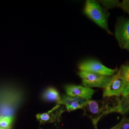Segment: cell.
I'll use <instances>...</instances> for the list:
<instances>
[{
  "label": "cell",
  "mask_w": 129,
  "mask_h": 129,
  "mask_svg": "<svg viewBox=\"0 0 129 129\" xmlns=\"http://www.w3.org/2000/svg\"><path fill=\"white\" fill-rule=\"evenodd\" d=\"M120 98L108 97L102 100H89L84 108V115L90 118L95 129L99 121L104 116L114 112H120Z\"/></svg>",
  "instance_id": "1"
},
{
  "label": "cell",
  "mask_w": 129,
  "mask_h": 129,
  "mask_svg": "<svg viewBox=\"0 0 129 129\" xmlns=\"http://www.w3.org/2000/svg\"><path fill=\"white\" fill-rule=\"evenodd\" d=\"M84 12L85 15L94 22L98 26L102 28L108 33L112 34L108 25L109 13L101 6L98 1L87 0L85 3Z\"/></svg>",
  "instance_id": "2"
},
{
  "label": "cell",
  "mask_w": 129,
  "mask_h": 129,
  "mask_svg": "<svg viewBox=\"0 0 129 129\" xmlns=\"http://www.w3.org/2000/svg\"><path fill=\"white\" fill-rule=\"evenodd\" d=\"M125 87V80L122 65L118 69L117 72L111 77V80L104 89L103 97H118L123 94Z\"/></svg>",
  "instance_id": "3"
},
{
  "label": "cell",
  "mask_w": 129,
  "mask_h": 129,
  "mask_svg": "<svg viewBox=\"0 0 129 129\" xmlns=\"http://www.w3.org/2000/svg\"><path fill=\"white\" fill-rule=\"evenodd\" d=\"M78 68L80 71L99 74L104 76L111 77L117 72V69L108 68L99 61L95 59H87L79 64Z\"/></svg>",
  "instance_id": "4"
},
{
  "label": "cell",
  "mask_w": 129,
  "mask_h": 129,
  "mask_svg": "<svg viewBox=\"0 0 129 129\" xmlns=\"http://www.w3.org/2000/svg\"><path fill=\"white\" fill-rule=\"evenodd\" d=\"M78 74L82 79V83L84 86L91 88L98 87L104 89L111 80L112 77L104 76L83 71L79 72Z\"/></svg>",
  "instance_id": "5"
},
{
  "label": "cell",
  "mask_w": 129,
  "mask_h": 129,
  "mask_svg": "<svg viewBox=\"0 0 129 129\" xmlns=\"http://www.w3.org/2000/svg\"><path fill=\"white\" fill-rule=\"evenodd\" d=\"M115 37L119 46L129 51V19L121 17L118 19L115 28Z\"/></svg>",
  "instance_id": "6"
},
{
  "label": "cell",
  "mask_w": 129,
  "mask_h": 129,
  "mask_svg": "<svg viewBox=\"0 0 129 129\" xmlns=\"http://www.w3.org/2000/svg\"><path fill=\"white\" fill-rule=\"evenodd\" d=\"M64 89L68 96L82 98L88 101L91 100L95 93V90L91 88L74 84L67 85Z\"/></svg>",
  "instance_id": "7"
},
{
  "label": "cell",
  "mask_w": 129,
  "mask_h": 129,
  "mask_svg": "<svg viewBox=\"0 0 129 129\" xmlns=\"http://www.w3.org/2000/svg\"><path fill=\"white\" fill-rule=\"evenodd\" d=\"M64 111L61 105H56L53 109L48 112L37 114L36 117L41 124L59 122Z\"/></svg>",
  "instance_id": "8"
},
{
  "label": "cell",
  "mask_w": 129,
  "mask_h": 129,
  "mask_svg": "<svg viewBox=\"0 0 129 129\" xmlns=\"http://www.w3.org/2000/svg\"><path fill=\"white\" fill-rule=\"evenodd\" d=\"M88 100L78 98H72L68 96L62 97V105L65 106L68 112L78 109H84L87 103Z\"/></svg>",
  "instance_id": "9"
},
{
  "label": "cell",
  "mask_w": 129,
  "mask_h": 129,
  "mask_svg": "<svg viewBox=\"0 0 129 129\" xmlns=\"http://www.w3.org/2000/svg\"><path fill=\"white\" fill-rule=\"evenodd\" d=\"M42 98L47 102H55L57 105H62V97L59 91L54 87H48L45 90Z\"/></svg>",
  "instance_id": "10"
},
{
  "label": "cell",
  "mask_w": 129,
  "mask_h": 129,
  "mask_svg": "<svg viewBox=\"0 0 129 129\" xmlns=\"http://www.w3.org/2000/svg\"><path fill=\"white\" fill-rule=\"evenodd\" d=\"M120 114L124 115L129 112V93L126 96H122L120 99Z\"/></svg>",
  "instance_id": "11"
},
{
  "label": "cell",
  "mask_w": 129,
  "mask_h": 129,
  "mask_svg": "<svg viewBox=\"0 0 129 129\" xmlns=\"http://www.w3.org/2000/svg\"><path fill=\"white\" fill-rule=\"evenodd\" d=\"M14 121V117H0V128L10 129Z\"/></svg>",
  "instance_id": "12"
},
{
  "label": "cell",
  "mask_w": 129,
  "mask_h": 129,
  "mask_svg": "<svg viewBox=\"0 0 129 129\" xmlns=\"http://www.w3.org/2000/svg\"><path fill=\"white\" fill-rule=\"evenodd\" d=\"M125 80V87L122 96H125L129 93V65H122Z\"/></svg>",
  "instance_id": "13"
},
{
  "label": "cell",
  "mask_w": 129,
  "mask_h": 129,
  "mask_svg": "<svg viewBox=\"0 0 129 129\" xmlns=\"http://www.w3.org/2000/svg\"><path fill=\"white\" fill-rule=\"evenodd\" d=\"M99 2L106 9H112L120 6V3L117 0H102Z\"/></svg>",
  "instance_id": "14"
},
{
  "label": "cell",
  "mask_w": 129,
  "mask_h": 129,
  "mask_svg": "<svg viewBox=\"0 0 129 129\" xmlns=\"http://www.w3.org/2000/svg\"><path fill=\"white\" fill-rule=\"evenodd\" d=\"M120 7L124 10L125 12L129 14V0H124L120 3Z\"/></svg>",
  "instance_id": "15"
},
{
  "label": "cell",
  "mask_w": 129,
  "mask_h": 129,
  "mask_svg": "<svg viewBox=\"0 0 129 129\" xmlns=\"http://www.w3.org/2000/svg\"><path fill=\"white\" fill-rule=\"evenodd\" d=\"M119 124L121 129H129V118H124Z\"/></svg>",
  "instance_id": "16"
},
{
  "label": "cell",
  "mask_w": 129,
  "mask_h": 129,
  "mask_svg": "<svg viewBox=\"0 0 129 129\" xmlns=\"http://www.w3.org/2000/svg\"><path fill=\"white\" fill-rule=\"evenodd\" d=\"M111 129H121V128L120 124H118L117 125H116L115 126L113 127L112 128H111Z\"/></svg>",
  "instance_id": "17"
},
{
  "label": "cell",
  "mask_w": 129,
  "mask_h": 129,
  "mask_svg": "<svg viewBox=\"0 0 129 129\" xmlns=\"http://www.w3.org/2000/svg\"><path fill=\"white\" fill-rule=\"evenodd\" d=\"M0 129H4V128H0Z\"/></svg>",
  "instance_id": "18"
}]
</instances>
